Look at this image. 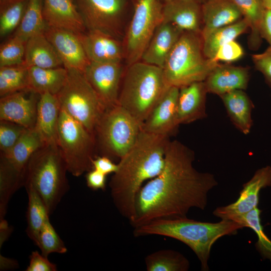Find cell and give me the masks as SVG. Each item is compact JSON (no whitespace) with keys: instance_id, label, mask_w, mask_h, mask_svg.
Wrapping results in <instances>:
<instances>
[{"instance_id":"obj_26","label":"cell","mask_w":271,"mask_h":271,"mask_svg":"<svg viewBox=\"0 0 271 271\" xmlns=\"http://www.w3.org/2000/svg\"><path fill=\"white\" fill-rule=\"evenodd\" d=\"M228 116L235 127L244 134L250 132L253 105L243 90H235L220 96Z\"/></svg>"},{"instance_id":"obj_24","label":"cell","mask_w":271,"mask_h":271,"mask_svg":"<svg viewBox=\"0 0 271 271\" xmlns=\"http://www.w3.org/2000/svg\"><path fill=\"white\" fill-rule=\"evenodd\" d=\"M201 33L233 24L243 18L233 0H204L201 4Z\"/></svg>"},{"instance_id":"obj_45","label":"cell","mask_w":271,"mask_h":271,"mask_svg":"<svg viewBox=\"0 0 271 271\" xmlns=\"http://www.w3.org/2000/svg\"><path fill=\"white\" fill-rule=\"evenodd\" d=\"M93 169H95L107 175L114 173L117 170L118 165L114 163L110 158L105 156H97L92 161Z\"/></svg>"},{"instance_id":"obj_28","label":"cell","mask_w":271,"mask_h":271,"mask_svg":"<svg viewBox=\"0 0 271 271\" xmlns=\"http://www.w3.org/2000/svg\"><path fill=\"white\" fill-rule=\"evenodd\" d=\"M45 145L35 127L27 128L13 148L6 154H1V156L16 170L25 173L27 163L31 156Z\"/></svg>"},{"instance_id":"obj_23","label":"cell","mask_w":271,"mask_h":271,"mask_svg":"<svg viewBox=\"0 0 271 271\" xmlns=\"http://www.w3.org/2000/svg\"><path fill=\"white\" fill-rule=\"evenodd\" d=\"M60 110L56 95L47 92L40 94L34 127L46 144H57Z\"/></svg>"},{"instance_id":"obj_4","label":"cell","mask_w":271,"mask_h":271,"mask_svg":"<svg viewBox=\"0 0 271 271\" xmlns=\"http://www.w3.org/2000/svg\"><path fill=\"white\" fill-rule=\"evenodd\" d=\"M169 86L162 68L138 61L123 73L118 104L142 126Z\"/></svg>"},{"instance_id":"obj_8","label":"cell","mask_w":271,"mask_h":271,"mask_svg":"<svg viewBox=\"0 0 271 271\" xmlns=\"http://www.w3.org/2000/svg\"><path fill=\"white\" fill-rule=\"evenodd\" d=\"M141 125L118 104L106 108L95 129L96 151L101 156L120 159L134 145Z\"/></svg>"},{"instance_id":"obj_16","label":"cell","mask_w":271,"mask_h":271,"mask_svg":"<svg viewBox=\"0 0 271 271\" xmlns=\"http://www.w3.org/2000/svg\"><path fill=\"white\" fill-rule=\"evenodd\" d=\"M44 34L55 49L65 68L83 72L90 61L77 34L48 26Z\"/></svg>"},{"instance_id":"obj_18","label":"cell","mask_w":271,"mask_h":271,"mask_svg":"<svg viewBox=\"0 0 271 271\" xmlns=\"http://www.w3.org/2000/svg\"><path fill=\"white\" fill-rule=\"evenodd\" d=\"M43 14L48 27L79 34L86 31L74 0H43Z\"/></svg>"},{"instance_id":"obj_22","label":"cell","mask_w":271,"mask_h":271,"mask_svg":"<svg viewBox=\"0 0 271 271\" xmlns=\"http://www.w3.org/2000/svg\"><path fill=\"white\" fill-rule=\"evenodd\" d=\"M184 32L170 23L163 22L154 33L141 61L162 68Z\"/></svg>"},{"instance_id":"obj_9","label":"cell","mask_w":271,"mask_h":271,"mask_svg":"<svg viewBox=\"0 0 271 271\" xmlns=\"http://www.w3.org/2000/svg\"><path fill=\"white\" fill-rule=\"evenodd\" d=\"M57 145L68 172L79 177L93 169L92 161L96 151L94 135L83 125L60 110Z\"/></svg>"},{"instance_id":"obj_40","label":"cell","mask_w":271,"mask_h":271,"mask_svg":"<svg viewBox=\"0 0 271 271\" xmlns=\"http://www.w3.org/2000/svg\"><path fill=\"white\" fill-rule=\"evenodd\" d=\"M27 129L17 123L0 120L1 154H6L8 153Z\"/></svg>"},{"instance_id":"obj_12","label":"cell","mask_w":271,"mask_h":271,"mask_svg":"<svg viewBox=\"0 0 271 271\" xmlns=\"http://www.w3.org/2000/svg\"><path fill=\"white\" fill-rule=\"evenodd\" d=\"M83 72L106 108L118 104L123 75L120 62H90Z\"/></svg>"},{"instance_id":"obj_46","label":"cell","mask_w":271,"mask_h":271,"mask_svg":"<svg viewBox=\"0 0 271 271\" xmlns=\"http://www.w3.org/2000/svg\"><path fill=\"white\" fill-rule=\"evenodd\" d=\"M261 38L264 39L271 47V10H265L259 28Z\"/></svg>"},{"instance_id":"obj_30","label":"cell","mask_w":271,"mask_h":271,"mask_svg":"<svg viewBox=\"0 0 271 271\" xmlns=\"http://www.w3.org/2000/svg\"><path fill=\"white\" fill-rule=\"evenodd\" d=\"M28 196L26 233L29 237L38 246L40 230L50 214L42 198L31 186L25 187Z\"/></svg>"},{"instance_id":"obj_27","label":"cell","mask_w":271,"mask_h":271,"mask_svg":"<svg viewBox=\"0 0 271 271\" xmlns=\"http://www.w3.org/2000/svg\"><path fill=\"white\" fill-rule=\"evenodd\" d=\"M68 71L64 67L45 68L28 67V89L39 94L57 95L65 84Z\"/></svg>"},{"instance_id":"obj_3","label":"cell","mask_w":271,"mask_h":271,"mask_svg":"<svg viewBox=\"0 0 271 271\" xmlns=\"http://www.w3.org/2000/svg\"><path fill=\"white\" fill-rule=\"evenodd\" d=\"M244 227L234 221L201 222L187 217L161 218L134 228L135 237L160 235L177 239L188 246L196 255L203 271L209 270L208 261L213 244L220 237L233 235Z\"/></svg>"},{"instance_id":"obj_50","label":"cell","mask_w":271,"mask_h":271,"mask_svg":"<svg viewBox=\"0 0 271 271\" xmlns=\"http://www.w3.org/2000/svg\"><path fill=\"white\" fill-rule=\"evenodd\" d=\"M4 1V0H1V1Z\"/></svg>"},{"instance_id":"obj_42","label":"cell","mask_w":271,"mask_h":271,"mask_svg":"<svg viewBox=\"0 0 271 271\" xmlns=\"http://www.w3.org/2000/svg\"><path fill=\"white\" fill-rule=\"evenodd\" d=\"M252 60L256 69L263 75L271 88V47L261 53L252 55Z\"/></svg>"},{"instance_id":"obj_17","label":"cell","mask_w":271,"mask_h":271,"mask_svg":"<svg viewBox=\"0 0 271 271\" xmlns=\"http://www.w3.org/2000/svg\"><path fill=\"white\" fill-rule=\"evenodd\" d=\"M77 35L90 62H121L124 58L123 43L119 39L96 31Z\"/></svg>"},{"instance_id":"obj_44","label":"cell","mask_w":271,"mask_h":271,"mask_svg":"<svg viewBox=\"0 0 271 271\" xmlns=\"http://www.w3.org/2000/svg\"><path fill=\"white\" fill-rule=\"evenodd\" d=\"M106 175L92 169L87 172L85 176L87 186L93 190H104L106 188Z\"/></svg>"},{"instance_id":"obj_48","label":"cell","mask_w":271,"mask_h":271,"mask_svg":"<svg viewBox=\"0 0 271 271\" xmlns=\"http://www.w3.org/2000/svg\"><path fill=\"white\" fill-rule=\"evenodd\" d=\"M265 9L271 10V0H262Z\"/></svg>"},{"instance_id":"obj_21","label":"cell","mask_w":271,"mask_h":271,"mask_svg":"<svg viewBox=\"0 0 271 271\" xmlns=\"http://www.w3.org/2000/svg\"><path fill=\"white\" fill-rule=\"evenodd\" d=\"M163 4V22L170 23L183 31L201 33L203 26L201 3L174 0Z\"/></svg>"},{"instance_id":"obj_49","label":"cell","mask_w":271,"mask_h":271,"mask_svg":"<svg viewBox=\"0 0 271 271\" xmlns=\"http://www.w3.org/2000/svg\"><path fill=\"white\" fill-rule=\"evenodd\" d=\"M160 1L162 3H165V2H169V1H174V0H160ZM187 1H195V2H199V3L202 4L204 0H187Z\"/></svg>"},{"instance_id":"obj_1","label":"cell","mask_w":271,"mask_h":271,"mask_svg":"<svg viewBox=\"0 0 271 271\" xmlns=\"http://www.w3.org/2000/svg\"><path fill=\"white\" fill-rule=\"evenodd\" d=\"M194 152L179 141H170L161 173L140 190L135 214L129 222L136 228L161 218L187 217L192 208L204 210L208 194L218 185L215 176L193 166Z\"/></svg>"},{"instance_id":"obj_20","label":"cell","mask_w":271,"mask_h":271,"mask_svg":"<svg viewBox=\"0 0 271 271\" xmlns=\"http://www.w3.org/2000/svg\"><path fill=\"white\" fill-rule=\"evenodd\" d=\"M249 80L248 67L218 65L204 81L208 93L219 96L235 90H245Z\"/></svg>"},{"instance_id":"obj_14","label":"cell","mask_w":271,"mask_h":271,"mask_svg":"<svg viewBox=\"0 0 271 271\" xmlns=\"http://www.w3.org/2000/svg\"><path fill=\"white\" fill-rule=\"evenodd\" d=\"M179 88L169 86L142 124L143 131L169 137L175 134L180 124L177 116Z\"/></svg>"},{"instance_id":"obj_15","label":"cell","mask_w":271,"mask_h":271,"mask_svg":"<svg viewBox=\"0 0 271 271\" xmlns=\"http://www.w3.org/2000/svg\"><path fill=\"white\" fill-rule=\"evenodd\" d=\"M39 96L26 90L1 97L0 120L17 123L26 128H34Z\"/></svg>"},{"instance_id":"obj_6","label":"cell","mask_w":271,"mask_h":271,"mask_svg":"<svg viewBox=\"0 0 271 271\" xmlns=\"http://www.w3.org/2000/svg\"><path fill=\"white\" fill-rule=\"evenodd\" d=\"M218 64L205 56L201 33L184 31L162 68L167 84L180 88L204 81Z\"/></svg>"},{"instance_id":"obj_2","label":"cell","mask_w":271,"mask_h":271,"mask_svg":"<svg viewBox=\"0 0 271 271\" xmlns=\"http://www.w3.org/2000/svg\"><path fill=\"white\" fill-rule=\"evenodd\" d=\"M170 141L142 130L134 145L119 159L109 187L117 210L129 222L134 216L137 197L144 182L162 171Z\"/></svg>"},{"instance_id":"obj_39","label":"cell","mask_w":271,"mask_h":271,"mask_svg":"<svg viewBox=\"0 0 271 271\" xmlns=\"http://www.w3.org/2000/svg\"><path fill=\"white\" fill-rule=\"evenodd\" d=\"M26 42L13 36L0 48V67L24 63Z\"/></svg>"},{"instance_id":"obj_25","label":"cell","mask_w":271,"mask_h":271,"mask_svg":"<svg viewBox=\"0 0 271 271\" xmlns=\"http://www.w3.org/2000/svg\"><path fill=\"white\" fill-rule=\"evenodd\" d=\"M24 64L28 67L51 68L63 66L61 59L44 32L32 36L26 42Z\"/></svg>"},{"instance_id":"obj_47","label":"cell","mask_w":271,"mask_h":271,"mask_svg":"<svg viewBox=\"0 0 271 271\" xmlns=\"http://www.w3.org/2000/svg\"><path fill=\"white\" fill-rule=\"evenodd\" d=\"M0 246L1 247L10 235L11 228L5 218L0 219Z\"/></svg>"},{"instance_id":"obj_7","label":"cell","mask_w":271,"mask_h":271,"mask_svg":"<svg viewBox=\"0 0 271 271\" xmlns=\"http://www.w3.org/2000/svg\"><path fill=\"white\" fill-rule=\"evenodd\" d=\"M67 71L65 84L56 95L60 109L95 137L96 126L106 108L82 71Z\"/></svg>"},{"instance_id":"obj_10","label":"cell","mask_w":271,"mask_h":271,"mask_svg":"<svg viewBox=\"0 0 271 271\" xmlns=\"http://www.w3.org/2000/svg\"><path fill=\"white\" fill-rule=\"evenodd\" d=\"M132 2L133 13L122 42L127 65L141 61L154 33L163 21V4L160 0Z\"/></svg>"},{"instance_id":"obj_29","label":"cell","mask_w":271,"mask_h":271,"mask_svg":"<svg viewBox=\"0 0 271 271\" xmlns=\"http://www.w3.org/2000/svg\"><path fill=\"white\" fill-rule=\"evenodd\" d=\"M248 28L247 22L243 18L233 24L201 33L203 52L206 57L214 59L221 46L234 40L245 33Z\"/></svg>"},{"instance_id":"obj_43","label":"cell","mask_w":271,"mask_h":271,"mask_svg":"<svg viewBox=\"0 0 271 271\" xmlns=\"http://www.w3.org/2000/svg\"><path fill=\"white\" fill-rule=\"evenodd\" d=\"M55 264L50 261L47 257L37 251H33L30 256L29 264L26 271H56Z\"/></svg>"},{"instance_id":"obj_38","label":"cell","mask_w":271,"mask_h":271,"mask_svg":"<svg viewBox=\"0 0 271 271\" xmlns=\"http://www.w3.org/2000/svg\"><path fill=\"white\" fill-rule=\"evenodd\" d=\"M37 246L40 249L41 253L46 257L52 253L63 254L67 251L66 247L50 222V219L47 220L40 230Z\"/></svg>"},{"instance_id":"obj_41","label":"cell","mask_w":271,"mask_h":271,"mask_svg":"<svg viewBox=\"0 0 271 271\" xmlns=\"http://www.w3.org/2000/svg\"><path fill=\"white\" fill-rule=\"evenodd\" d=\"M243 53L241 46L233 40L221 46L214 59L218 62L221 61L229 63L240 59Z\"/></svg>"},{"instance_id":"obj_32","label":"cell","mask_w":271,"mask_h":271,"mask_svg":"<svg viewBox=\"0 0 271 271\" xmlns=\"http://www.w3.org/2000/svg\"><path fill=\"white\" fill-rule=\"evenodd\" d=\"M25 173L14 168L2 156L0 157V219L5 218L12 195L24 185Z\"/></svg>"},{"instance_id":"obj_31","label":"cell","mask_w":271,"mask_h":271,"mask_svg":"<svg viewBox=\"0 0 271 271\" xmlns=\"http://www.w3.org/2000/svg\"><path fill=\"white\" fill-rule=\"evenodd\" d=\"M47 27L43 14V0H29L22 21L13 36L26 43L32 36L44 32Z\"/></svg>"},{"instance_id":"obj_36","label":"cell","mask_w":271,"mask_h":271,"mask_svg":"<svg viewBox=\"0 0 271 271\" xmlns=\"http://www.w3.org/2000/svg\"><path fill=\"white\" fill-rule=\"evenodd\" d=\"M29 0L1 1L0 36L5 37L16 30L25 12Z\"/></svg>"},{"instance_id":"obj_13","label":"cell","mask_w":271,"mask_h":271,"mask_svg":"<svg viewBox=\"0 0 271 271\" xmlns=\"http://www.w3.org/2000/svg\"><path fill=\"white\" fill-rule=\"evenodd\" d=\"M268 186H271V167L269 166L258 169L252 178L243 184L236 201L217 207L213 214L221 219L236 222L238 218L257 207L259 191Z\"/></svg>"},{"instance_id":"obj_37","label":"cell","mask_w":271,"mask_h":271,"mask_svg":"<svg viewBox=\"0 0 271 271\" xmlns=\"http://www.w3.org/2000/svg\"><path fill=\"white\" fill-rule=\"evenodd\" d=\"M261 212L256 207L238 218L236 222L244 227L251 228L255 232L258 238L255 245L256 250L264 259H268L271 261V240L263 232L260 223Z\"/></svg>"},{"instance_id":"obj_34","label":"cell","mask_w":271,"mask_h":271,"mask_svg":"<svg viewBox=\"0 0 271 271\" xmlns=\"http://www.w3.org/2000/svg\"><path fill=\"white\" fill-rule=\"evenodd\" d=\"M247 22L251 30L249 45L257 49L261 42L259 28L265 8L262 0H233Z\"/></svg>"},{"instance_id":"obj_11","label":"cell","mask_w":271,"mask_h":271,"mask_svg":"<svg viewBox=\"0 0 271 271\" xmlns=\"http://www.w3.org/2000/svg\"><path fill=\"white\" fill-rule=\"evenodd\" d=\"M88 31L119 39L126 0H74Z\"/></svg>"},{"instance_id":"obj_35","label":"cell","mask_w":271,"mask_h":271,"mask_svg":"<svg viewBox=\"0 0 271 271\" xmlns=\"http://www.w3.org/2000/svg\"><path fill=\"white\" fill-rule=\"evenodd\" d=\"M28 89V67L24 63L0 67V96Z\"/></svg>"},{"instance_id":"obj_33","label":"cell","mask_w":271,"mask_h":271,"mask_svg":"<svg viewBox=\"0 0 271 271\" xmlns=\"http://www.w3.org/2000/svg\"><path fill=\"white\" fill-rule=\"evenodd\" d=\"M145 262L147 271H187L190 268L189 261L183 254L170 249L148 254Z\"/></svg>"},{"instance_id":"obj_5","label":"cell","mask_w":271,"mask_h":271,"mask_svg":"<svg viewBox=\"0 0 271 271\" xmlns=\"http://www.w3.org/2000/svg\"><path fill=\"white\" fill-rule=\"evenodd\" d=\"M67 172L57 144H46L27 163L24 186H31L37 192L50 215L69 189Z\"/></svg>"},{"instance_id":"obj_19","label":"cell","mask_w":271,"mask_h":271,"mask_svg":"<svg viewBox=\"0 0 271 271\" xmlns=\"http://www.w3.org/2000/svg\"><path fill=\"white\" fill-rule=\"evenodd\" d=\"M204 81L181 87L177 102V116L180 125L189 124L207 117L206 94Z\"/></svg>"}]
</instances>
